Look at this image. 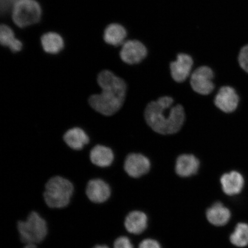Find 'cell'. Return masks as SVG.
<instances>
[{"label":"cell","mask_w":248,"mask_h":248,"mask_svg":"<svg viewBox=\"0 0 248 248\" xmlns=\"http://www.w3.org/2000/svg\"><path fill=\"white\" fill-rule=\"evenodd\" d=\"M97 83L101 92L88 98L90 107L105 117L115 115L125 102L127 91L125 82L111 71L104 70L98 74Z\"/></svg>","instance_id":"obj_1"},{"label":"cell","mask_w":248,"mask_h":248,"mask_svg":"<svg viewBox=\"0 0 248 248\" xmlns=\"http://www.w3.org/2000/svg\"><path fill=\"white\" fill-rule=\"evenodd\" d=\"M173 100L164 96L152 101L145 110L148 125L159 134L172 135L181 130L185 120L184 107L181 105L172 106Z\"/></svg>","instance_id":"obj_2"},{"label":"cell","mask_w":248,"mask_h":248,"mask_svg":"<svg viewBox=\"0 0 248 248\" xmlns=\"http://www.w3.org/2000/svg\"><path fill=\"white\" fill-rule=\"evenodd\" d=\"M75 193L73 183L61 175L52 176L46 182L43 199L49 209H63L70 205Z\"/></svg>","instance_id":"obj_3"},{"label":"cell","mask_w":248,"mask_h":248,"mask_svg":"<svg viewBox=\"0 0 248 248\" xmlns=\"http://www.w3.org/2000/svg\"><path fill=\"white\" fill-rule=\"evenodd\" d=\"M17 229L24 246L31 244L39 246L46 240L49 232L47 221L35 210L31 212L26 219L17 222Z\"/></svg>","instance_id":"obj_4"},{"label":"cell","mask_w":248,"mask_h":248,"mask_svg":"<svg viewBox=\"0 0 248 248\" xmlns=\"http://www.w3.org/2000/svg\"><path fill=\"white\" fill-rule=\"evenodd\" d=\"M42 15V8L36 0H17L12 11V20L20 28L39 23Z\"/></svg>","instance_id":"obj_5"},{"label":"cell","mask_w":248,"mask_h":248,"mask_svg":"<svg viewBox=\"0 0 248 248\" xmlns=\"http://www.w3.org/2000/svg\"><path fill=\"white\" fill-rule=\"evenodd\" d=\"M87 198L92 203L101 204L109 201L112 195L111 186L104 179L93 178L87 184L85 188Z\"/></svg>","instance_id":"obj_6"},{"label":"cell","mask_w":248,"mask_h":248,"mask_svg":"<svg viewBox=\"0 0 248 248\" xmlns=\"http://www.w3.org/2000/svg\"><path fill=\"white\" fill-rule=\"evenodd\" d=\"M213 78L214 73L211 68L206 66L198 67L191 74V88L198 94L208 95L215 89Z\"/></svg>","instance_id":"obj_7"},{"label":"cell","mask_w":248,"mask_h":248,"mask_svg":"<svg viewBox=\"0 0 248 248\" xmlns=\"http://www.w3.org/2000/svg\"><path fill=\"white\" fill-rule=\"evenodd\" d=\"M124 170L130 177L138 178L146 174L151 168L150 160L140 154L131 153L124 160Z\"/></svg>","instance_id":"obj_8"},{"label":"cell","mask_w":248,"mask_h":248,"mask_svg":"<svg viewBox=\"0 0 248 248\" xmlns=\"http://www.w3.org/2000/svg\"><path fill=\"white\" fill-rule=\"evenodd\" d=\"M147 54L146 46L138 40H132L124 43L120 55L125 63L135 64L144 60Z\"/></svg>","instance_id":"obj_9"},{"label":"cell","mask_w":248,"mask_h":248,"mask_svg":"<svg viewBox=\"0 0 248 248\" xmlns=\"http://www.w3.org/2000/svg\"><path fill=\"white\" fill-rule=\"evenodd\" d=\"M63 140L70 150L76 152L84 150L91 142L88 133L79 126H74L67 130L64 133Z\"/></svg>","instance_id":"obj_10"},{"label":"cell","mask_w":248,"mask_h":248,"mask_svg":"<svg viewBox=\"0 0 248 248\" xmlns=\"http://www.w3.org/2000/svg\"><path fill=\"white\" fill-rule=\"evenodd\" d=\"M89 160L93 165L100 169H107L113 164L115 160V154L110 147L98 144L93 146L90 151Z\"/></svg>","instance_id":"obj_11"},{"label":"cell","mask_w":248,"mask_h":248,"mask_svg":"<svg viewBox=\"0 0 248 248\" xmlns=\"http://www.w3.org/2000/svg\"><path fill=\"white\" fill-rule=\"evenodd\" d=\"M239 97L234 89L230 86L222 87L215 99L216 106L225 113H232L236 109Z\"/></svg>","instance_id":"obj_12"},{"label":"cell","mask_w":248,"mask_h":248,"mask_svg":"<svg viewBox=\"0 0 248 248\" xmlns=\"http://www.w3.org/2000/svg\"><path fill=\"white\" fill-rule=\"evenodd\" d=\"M193 60L190 55L182 53L177 56L175 61L170 64V74L175 81L181 83L190 76L193 66Z\"/></svg>","instance_id":"obj_13"},{"label":"cell","mask_w":248,"mask_h":248,"mask_svg":"<svg viewBox=\"0 0 248 248\" xmlns=\"http://www.w3.org/2000/svg\"><path fill=\"white\" fill-rule=\"evenodd\" d=\"M200 166L199 160L193 155L184 154L176 159L175 171L181 177H190L196 174Z\"/></svg>","instance_id":"obj_14"},{"label":"cell","mask_w":248,"mask_h":248,"mask_svg":"<svg viewBox=\"0 0 248 248\" xmlns=\"http://www.w3.org/2000/svg\"><path fill=\"white\" fill-rule=\"evenodd\" d=\"M148 218L141 211H132L125 217L124 225L126 231L132 234L142 233L147 228Z\"/></svg>","instance_id":"obj_15"},{"label":"cell","mask_w":248,"mask_h":248,"mask_svg":"<svg viewBox=\"0 0 248 248\" xmlns=\"http://www.w3.org/2000/svg\"><path fill=\"white\" fill-rule=\"evenodd\" d=\"M221 184L224 193L229 196L241 193L244 186V179L240 172L232 170L221 176Z\"/></svg>","instance_id":"obj_16"},{"label":"cell","mask_w":248,"mask_h":248,"mask_svg":"<svg viewBox=\"0 0 248 248\" xmlns=\"http://www.w3.org/2000/svg\"><path fill=\"white\" fill-rule=\"evenodd\" d=\"M207 220L211 224L217 226H224L231 219V213L227 207L221 202H217L207 209Z\"/></svg>","instance_id":"obj_17"},{"label":"cell","mask_w":248,"mask_h":248,"mask_svg":"<svg viewBox=\"0 0 248 248\" xmlns=\"http://www.w3.org/2000/svg\"><path fill=\"white\" fill-rule=\"evenodd\" d=\"M126 36L125 28L119 24L113 23L108 25L105 30L104 39L108 45L119 46L125 43Z\"/></svg>","instance_id":"obj_18"},{"label":"cell","mask_w":248,"mask_h":248,"mask_svg":"<svg viewBox=\"0 0 248 248\" xmlns=\"http://www.w3.org/2000/svg\"><path fill=\"white\" fill-rule=\"evenodd\" d=\"M43 49L46 53L57 54L63 49L64 43L62 37L56 32H50L44 34L41 38Z\"/></svg>","instance_id":"obj_19"},{"label":"cell","mask_w":248,"mask_h":248,"mask_svg":"<svg viewBox=\"0 0 248 248\" xmlns=\"http://www.w3.org/2000/svg\"><path fill=\"white\" fill-rule=\"evenodd\" d=\"M0 42L14 53L20 51L23 48V43L15 38L13 30L5 24H2L0 28Z\"/></svg>","instance_id":"obj_20"},{"label":"cell","mask_w":248,"mask_h":248,"mask_svg":"<svg viewBox=\"0 0 248 248\" xmlns=\"http://www.w3.org/2000/svg\"><path fill=\"white\" fill-rule=\"evenodd\" d=\"M230 240L232 244L237 247L248 246V225L245 223L238 224L231 235Z\"/></svg>","instance_id":"obj_21"},{"label":"cell","mask_w":248,"mask_h":248,"mask_svg":"<svg viewBox=\"0 0 248 248\" xmlns=\"http://www.w3.org/2000/svg\"><path fill=\"white\" fill-rule=\"evenodd\" d=\"M113 248H134V247L128 237L122 235L114 240Z\"/></svg>","instance_id":"obj_22"},{"label":"cell","mask_w":248,"mask_h":248,"mask_svg":"<svg viewBox=\"0 0 248 248\" xmlns=\"http://www.w3.org/2000/svg\"><path fill=\"white\" fill-rule=\"evenodd\" d=\"M238 62L242 69L248 73V45L241 49Z\"/></svg>","instance_id":"obj_23"},{"label":"cell","mask_w":248,"mask_h":248,"mask_svg":"<svg viewBox=\"0 0 248 248\" xmlns=\"http://www.w3.org/2000/svg\"><path fill=\"white\" fill-rule=\"evenodd\" d=\"M139 248H162L160 245L156 240L145 239L139 244Z\"/></svg>","instance_id":"obj_24"},{"label":"cell","mask_w":248,"mask_h":248,"mask_svg":"<svg viewBox=\"0 0 248 248\" xmlns=\"http://www.w3.org/2000/svg\"><path fill=\"white\" fill-rule=\"evenodd\" d=\"M1 3L2 4H5L4 8L7 9L8 7H9V5H13L15 4L16 2L17 1V0H1Z\"/></svg>","instance_id":"obj_25"},{"label":"cell","mask_w":248,"mask_h":248,"mask_svg":"<svg viewBox=\"0 0 248 248\" xmlns=\"http://www.w3.org/2000/svg\"><path fill=\"white\" fill-rule=\"evenodd\" d=\"M92 248H111L109 246H108V245L105 244H97L95 245Z\"/></svg>","instance_id":"obj_26"},{"label":"cell","mask_w":248,"mask_h":248,"mask_svg":"<svg viewBox=\"0 0 248 248\" xmlns=\"http://www.w3.org/2000/svg\"><path fill=\"white\" fill-rule=\"evenodd\" d=\"M22 248H38V246L33 244L26 245Z\"/></svg>","instance_id":"obj_27"}]
</instances>
